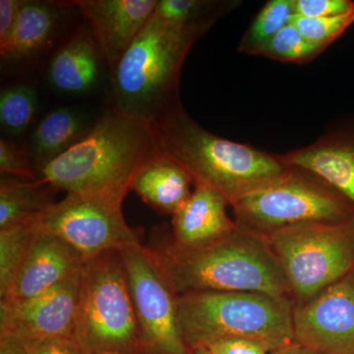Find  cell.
Segmentation results:
<instances>
[{
  "mask_svg": "<svg viewBox=\"0 0 354 354\" xmlns=\"http://www.w3.org/2000/svg\"><path fill=\"white\" fill-rule=\"evenodd\" d=\"M230 206L218 191L201 183L183 207L172 215L171 241L177 246L191 248L223 239L236 228L227 215Z\"/></svg>",
  "mask_w": 354,
  "mask_h": 354,
  "instance_id": "cell-16",
  "label": "cell"
},
{
  "mask_svg": "<svg viewBox=\"0 0 354 354\" xmlns=\"http://www.w3.org/2000/svg\"><path fill=\"white\" fill-rule=\"evenodd\" d=\"M295 342L319 354H354V270L292 312Z\"/></svg>",
  "mask_w": 354,
  "mask_h": 354,
  "instance_id": "cell-11",
  "label": "cell"
},
{
  "mask_svg": "<svg viewBox=\"0 0 354 354\" xmlns=\"http://www.w3.org/2000/svg\"><path fill=\"white\" fill-rule=\"evenodd\" d=\"M325 50L327 48L310 43L290 23L263 44L254 55L288 64H305L312 62Z\"/></svg>",
  "mask_w": 354,
  "mask_h": 354,
  "instance_id": "cell-26",
  "label": "cell"
},
{
  "mask_svg": "<svg viewBox=\"0 0 354 354\" xmlns=\"http://www.w3.org/2000/svg\"><path fill=\"white\" fill-rule=\"evenodd\" d=\"M241 2L216 0H160L153 14L171 24L204 35L216 21Z\"/></svg>",
  "mask_w": 354,
  "mask_h": 354,
  "instance_id": "cell-22",
  "label": "cell"
},
{
  "mask_svg": "<svg viewBox=\"0 0 354 354\" xmlns=\"http://www.w3.org/2000/svg\"><path fill=\"white\" fill-rule=\"evenodd\" d=\"M46 183L2 177L0 181V230L36 221L53 204Z\"/></svg>",
  "mask_w": 354,
  "mask_h": 354,
  "instance_id": "cell-21",
  "label": "cell"
},
{
  "mask_svg": "<svg viewBox=\"0 0 354 354\" xmlns=\"http://www.w3.org/2000/svg\"><path fill=\"white\" fill-rule=\"evenodd\" d=\"M202 36L153 13L111 71L114 111L152 124L180 106L181 69Z\"/></svg>",
  "mask_w": 354,
  "mask_h": 354,
  "instance_id": "cell-4",
  "label": "cell"
},
{
  "mask_svg": "<svg viewBox=\"0 0 354 354\" xmlns=\"http://www.w3.org/2000/svg\"><path fill=\"white\" fill-rule=\"evenodd\" d=\"M150 247L178 295L205 291H249L291 298L283 269L267 241L236 227L199 247L177 246L160 230Z\"/></svg>",
  "mask_w": 354,
  "mask_h": 354,
  "instance_id": "cell-1",
  "label": "cell"
},
{
  "mask_svg": "<svg viewBox=\"0 0 354 354\" xmlns=\"http://www.w3.org/2000/svg\"><path fill=\"white\" fill-rule=\"evenodd\" d=\"M235 225L266 237L307 223L353 220L354 206L339 191L306 169L288 171L232 205Z\"/></svg>",
  "mask_w": 354,
  "mask_h": 354,
  "instance_id": "cell-7",
  "label": "cell"
},
{
  "mask_svg": "<svg viewBox=\"0 0 354 354\" xmlns=\"http://www.w3.org/2000/svg\"><path fill=\"white\" fill-rule=\"evenodd\" d=\"M0 354H27L25 342L15 335L0 333Z\"/></svg>",
  "mask_w": 354,
  "mask_h": 354,
  "instance_id": "cell-33",
  "label": "cell"
},
{
  "mask_svg": "<svg viewBox=\"0 0 354 354\" xmlns=\"http://www.w3.org/2000/svg\"><path fill=\"white\" fill-rule=\"evenodd\" d=\"M82 270L36 297L1 300L0 333L24 342L74 339Z\"/></svg>",
  "mask_w": 354,
  "mask_h": 354,
  "instance_id": "cell-12",
  "label": "cell"
},
{
  "mask_svg": "<svg viewBox=\"0 0 354 354\" xmlns=\"http://www.w3.org/2000/svg\"><path fill=\"white\" fill-rule=\"evenodd\" d=\"M214 354H270L257 342L243 339H228L207 346Z\"/></svg>",
  "mask_w": 354,
  "mask_h": 354,
  "instance_id": "cell-32",
  "label": "cell"
},
{
  "mask_svg": "<svg viewBox=\"0 0 354 354\" xmlns=\"http://www.w3.org/2000/svg\"><path fill=\"white\" fill-rule=\"evenodd\" d=\"M22 0H0V55L6 59L12 44Z\"/></svg>",
  "mask_w": 354,
  "mask_h": 354,
  "instance_id": "cell-30",
  "label": "cell"
},
{
  "mask_svg": "<svg viewBox=\"0 0 354 354\" xmlns=\"http://www.w3.org/2000/svg\"><path fill=\"white\" fill-rule=\"evenodd\" d=\"M288 297L249 291H205L178 295V324L188 348L228 339L257 342L274 353L295 342Z\"/></svg>",
  "mask_w": 354,
  "mask_h": 354,
  "instance_id": "cell-5",
  "label": "cell"
},
{
  "mask_svg": "<svg viewBox=\"0 0 354 354\" xmlns=\"http://www.w3.org/2000/svg\"><path fill=\"white\" fill-rule=\"evenodd\" d=\"M123 200L106 193H72L53 203L37 223L87 262L109 251L141 242L137 230L125 221Z\"/></svg>",
  "mask_w": 354,
  "mask_h": 354,
  "instance_id": "cell-10",
  "label": "cell"
},
{
  "mask_svg": "<svg viewBox=\"0 0 354 354\" xmlns=\"http://www.w3.org/2000/svg\"><path fill=\"white\" fill-rule=\"evenodd\" d=\"M64 2L22 0L12 44L4 62H24L38 57L53 43Z\"/></svg>",
  "mask_w": 354,
  "mask_h": 354,
  "instance_id": "cell-20",
  "label": "cell"
},
{
  "mask_svg": "<svg viewBox=\"0 0 354 354\" xmlns=\"http://www.w3.org/2000/svg\"><path fill=\"white\" fill-rule=\"evenodd\" d=\"M85 263L71 246L39 227L12 285L0 299L23 300L41 295L80 272Z\"/></svg>",
  "mask_w": 354,
  "mask_h": 354,
  "instance_id": "cell-15",
  "label": "cell"
},
{
  "mask_svg": "<svg viewBox=\"0 0 354 354\" xmlns=\"http://www.w3.org/2000/svg\"><path fill=\"white\" fill-rule=\"evenodd\" d=\"M74 339L86 354H140L138 321L120 251L84 265Z\"/></svg>",
  "mask_w": 354,
  "mask_h": 354,
  "instance_id": "cell-6",
  "label": "cell"
},
{
  "mask_svg": "<svg viewBox=\"0 0 354 354\" xmlns=\"http://www.w3.org/2000/svg\"><path fill=\"white\" fill-rule=\"evenodd\" d=\"M192 176L176 160L160 152L133 178L131 190L149 206L174 215L192 194Z\"/></svg>",
  "mask_w": 354,
  "mask_h": 354,
  "instance_id": "cell-18",
  "label": "cell"
},
{
  "mask_svg": "<svg viewBox=\"0 0 354 354\" xmlns=\"http://www.w3.org/2000/svg\"><path fill=\"white\" fill-rule=\"evenodd\" d=\"M279 156L286 167H300L322 178L354 206V114L310 145Z\"/></svg>",
  "mask_w": 354,
  "mask_h": 354,
  "instance_id": "cell-14",
  "label": "cell"
},
{
  "mask_svg": "<svg viewBox=\"0 0 354 354\" xmlns=\"http://www.w3.org/2000/svg\"><path fill=\"white\" fill-rule=\"evenodd\" d=\"M295 15L306 18L337 17L354 12L353 0H295Z\"/></svg>",
  "mask_w": 354,
  "mask_h": 354,
  "instance_id": "cell-29",
  "label": "cell"
},
{
  "mask_svg": "<svg viewBox=\"0 0 354 354\" xmlns=\"http://www.w3.org/2000/svg\"><path fill=\"white\" fill-rule=\"evenodd\" d=\"M39 97L30 84H16L0 94V124L10 136H22L36 116Z\"/></svg>",
  "mask_w": 354,
  "mask_h": 354,
  "instance_id": "cell-24",
  "label": "cell"
},
{
  "mask_svg": "<svg viewBox=\"0 0 354 354\" xmlns=\"http://www.w3.org/2000/svg\"><path fill=\"white\" fill-rule=\"evenodd\" d=\"M151 125L160 152L183 165L194 183L218 191L230 206L276 180L288 169L279 155L204 129L181 104Z\"/></svg>",
  "mask_w": 354,
  "mask_h": 354,
  "instance_id": "cell-3",
  "label": "cell"
},
{
  "mask_svg": "<svg viewBox=\"0 0 354 354\" xmlns=\"http://www.w3.org/2000/svg\"><path fill=\"white\" fill-rule=\"evenodd\" d=\"M295 15V0L268 1L244 32L239 46V53L255 55L263 44L290 25Z\"/></svg>",
  "mask_w": 354,
  "mask_h": 354,
  "instance_id": "cell-23",
  "label": "cell"
},
{
  "mask_svg": "<svg viewBox=\"0 0 354 354\" xmlns=\"http://www.w3.org/2000/svg\"><path fill=\"white\" fill-rule=\"evenodd\" d=\"M191 354H214L208 348L205 346H199V348H195L191 349Z\"/></svg>",
  "mask_w": 354,
  "mask_h": 354,
  "instance_id": "cell-35",
  "label": "cell"
},
{
  "mask_svg": "<svg viewBox=\"0 0 354 354\" xmlns=\"http://www.w3.org/2000/svg\"><path fill=\"white\" fill-rule=\"evenodd\" d=\"M97 120L78 106H62L46 113L37 123L30 143V155L38 169L82 141Z\"/></svg>",
  "mask_w": 354,
  "mask_h": 354,
  "instance_id": "cell-19",
  "label": "cell"
},
{
  "mask_svg": "<svg viewBox=\"0 0 354 354\" xmlns=\"http://www.w3.org/2000/svg\"><path fill=\"white\" fill-rule=\"evenodd\" d=\"M111 72L152 17L157 0H74Z\"/></svg>",
  "mask_w": 354,
  "mask_h": 354,
  "instance_id": "cell-13",
  "label": "cell"
},
{
  "mask_svg": "<svg viewBox=\"0 0 354 354\" xmlns=\"http://www.w3.org/2000/svg\"><path fill=\"white\" fill-rule=\"evenodd\" d=\"M270 354H319V353H315V351H311V349L304 348V346H300V344H297V342H293V344H290V346H286V348L278 349V351H274V353H271Z\"/></svg>",
  "mask_w": 354,
  "mask_h": 354,
  "instance_id": "cell-34",
  "label": "cell"
},
{
  "mask_svg": "<svg viewBox=\"0 0 354 354\" xmlns=\"http://www.w3.org/2000/svg\"><path fill=\"white\" fill-rule=\"evenodd\" d=\"M38 230L37 221L0 230V298L8 292Z\"/></svg>",
  "mask_w": 354,
  "mask_h": 354,
  "instance_id": "cell-25",
  "label": "cell"
},
{
  "mask_svg": "<svg viewBox=\"0 0 354 354\" xmlns=\"http://www.w3.org/2000/svg\"><path fill=\"white\" fill-rule=\"evenodd\" d=\"M265 239L283 269L295 304L308 301L354 270V218L286 228Z\"/></svg>",
  "mask_w": 354,
  "mask_h": 354,
  "instance_id": "cell-8",
  "label": "cell"
},
{
  "mask_svg": "<svg viewBox=\"0 0 354 354\" xmlns=\"http://www.w3.org/2000/svg\"><path fill=\"white\" fill-rule=\"evenodd\" d=\"M27 354H86L74 339L25 342Z\"/></svg>",
  "mask_w": 354,
  "mask_h": 354,
  "instance_id": "cell-31",
  "label": "cell"
},
{
  "mask_svg": "<svg viewBox=\"0 0 354 354\" xmlns=\"http://www.w3.org/2000/svg\"><path fill=\"white\" fill-rule=\"evenodd\" d=\"M120 251L140 332V354H191L178 324V295L150 247L141 242Z\"/></svg>",
  "mask_w": 354,
  "mask_h": 354,
  "instance_id": "cell-9",
  "label": "cell"
},
{
  "mask_svg": "<svg viewBox=\"0 0 354 354\" xmlns=\"http://www.w3.org/2000/svg\"><path fill=\"white\" fill-rule=\"evenodd\" d=\"M102 59L93 35L86 29H79L51 58L48 82L64 94H86L99 82Z\"/></svg>",
  "mask_w": 354,
  "mask_h": 354,
  "instance_id": "cell-17",
  "label": "cell"
},
{
  "mask_svg": "<svg viewBox=\"0 0 354 354\" xmlns=\"http://www.w3.org/2000/svg\"><path fill=\"white\" fill-rule=\"evenodd\" d=\"M291 24L295 25L310 43L328 48L349 27L354 25V12L325 18H306L295 15Z\"/></svg>",
  "mask_w": 354,
  "mask_h": 354,
  "instance_id": "cell-27",
  "label": "cell"
},
{
  "mask_svg": "<svg viewBox=\"0 0 354 354\" xmlns=\"http://www.w3.org/2000/svg\"><path fill=\"white\" fill-rule=\"evenodd\" d=\"M160 153L152 125L114 111L97 118L82 141L38 169L53 190L125 198L133 178Z\"/></svg>",
  "mask_w": 354,
  "mask_h": 354,
  "instance_id": "cell-2",
  "label": "cell"
},
{
  "mask_svg": "<svg viewBox=\"0 0 354 354\" xmlns=\"http://www.w3.org/2000/svg\"><path fill=\"white\" fill-rule=\"evenodd\" d=\"M0 171L1 174H11L27 180L38 179L37 171L32 167L28 153L4 138L0 139Z\"/></svg>",
  "mask_w": 354,
  "mask_h": 354,
  "instance_id": "cell-28",
  "label": "cell"
}]
</instances>
